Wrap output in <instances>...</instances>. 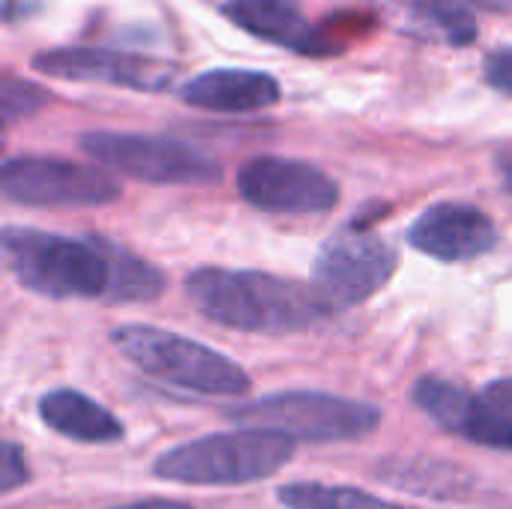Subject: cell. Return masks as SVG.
Masks as SVG:
<instances>
[{
	"instance_id": "cell-20",
	"label": "cell",
	"mask_w": 512,
	"mask_h": 509,
	"mask_svg": "<svg viewBox=\"0 0 512 509\" xmlns=\"http://www.w3.org/2000/svg\"><path fill=\"white\" fill-rule=\"evenodd\" d=\"M483 78L492 90L512 96V48H495L483 60Z\"/></svg>"
},
{
	"instance_id": "cell-16",
	"label": "cell",
	"mask_w": 512,
	"mask_h": 509,
	"mask_svg": "<svg viewBox=\"0 0 512 509\" xmlns=\"http://www.w3.org/2000/svg\"><path fill=\"white\" fill-rule=\"evenodd\" d=\"M414 30L429 33L453 48L471 45L477 39V21L471 9L459 0H402Z\"/></svg>"
},
{
	"instance_id": "cell-15",
	"label": "cell",
	"mask_w": 512,
	"mask_h": 509,
	"mask_svg": "<svg viewBox=\"0 0 512 509\" xmlns=\"http://www.w3.org/2000/svg\"><path fill=\"white\" fill-rule=\"evenodd\" d=\"M39 417L48 429L81 444H111L123 438V423L96 399L60 387L39 399Z\"/></svg>"
},
{
	"instance_id": "cell-22",
	"label": "cell",
	"mask_w": 512,
	"mask_h": 509,
	"mask_svg": "<svg viewBox=\"0 0 512 509\" xmlns=\"http://www.w3.org/2000/svg\"><path fill=\"white\" fill-rule=\"evenodd\" d=\"M111 509H192L186 504H177V501H135V504H123V507Z\"/></svg>"
},
{
	"instance_id": "cell-24",
	"label": "cell",
	"mask_w": 512,
	"mask_h": 509,
	"mask_svg": "<svg viewBox=\"0 0 512 509\" xmlns=\"http://www.w3.org/2000/svg\"><path fill=\"white\" fill-rule=\"evenodd\" d=\"M501 183H504V189L512 195V156L501 159Z\"/></svg>"
},
{
	"instance_id": "cell-14",
	"label": "cell",
	"mask_w": 512,
	"mask_h": 509,
	"mask_svg": "<svg viewBox=\"0 0 512 509\" xmlns=\"http://www.w3.org/2000/svg\"><path fill=\"white\" fill-rule=\"evenodd\" d=\"M180 99L213 114H246L282 99V84L261 69H207L180 87Z\"/></svg>"
},
{
	"instance_id": "cell-9",
	"label": "cell",
	"mask_w": 512,
	"mask_h": 509,
	"mask_svg": "<svg viewBox=\"0 0 512 509\" xmlns=\"http://www.w3.org/2000/svg\"><path fill=\"white\" fill-rule=\"evenodd\" d=\"M0 189L21 207H102L120 198V183L108 171L48 156L6 159Z\"/></svg>"
},
{
	"instance_id": "cell-21",
	"label": "cell",
	"mask_w": 512,
	"mask_h": 509,
	"mask_svg": "<svg viewBox=\"0 0 512 509\" xmlns=\"http://www.w3.org/2000/svg\"><path fill=\"white\" fill-rule=\"evenodd\" d=\"M0 468H3V477H0V489H3V495L15 492L18 486H24V483L30 480L27 459H24V453H21L15 444H3V459H0Z\"/></svg>"
},
{
	"instance_id": "cell-23",
	"label": "cell",
	"mask_w": 512,
	"mask_h": 509,
	"mask_svg": "<svg viewBox=\"0 0 512 509\" xmlns=\"http://www.w3.org/2000/svg\"><path fill=\"white\" fill-rule=\"evenodd\" d=\"M465 6H480L489 12H512V0H459Z\"/></svg>"
},
{
	"instance_id": "cell-5",
	"label": "cell",
	"mask_w": 512,
	"mask_h": 509,
	"mask_svg": "<svg viewBox=\"0 0 512 509\" xmlns=\"http://www.w3.org/2000/svg\"><path fill=\"white\" fill-rule=\"evenodd\" d=\"M225 417L240 426L273 429L306 444L357 441L381 426V411L375 405L342 399L333 393H315V390L264 396L258 402L228 408Z\"/></svg>"
},
{
	"instance_id": "cell-17",
	"label": "cell",
	"mask_w": 512,
	"mask_h": 509,
	"mask_svg": "<svg viewBox=\"0 0 512 509\" xmlns=\"http://www.w3.org/2000/svg\"><path fill=\"white\" fill-rule=\"evenodd\" d=\"M105 249L114 270L111 303H144V300H156L165 291V273L156 264L132 255L129 249L111 240H105Z\"/></svg>"
},
{
	"instance_id": "cell-7",
	"label": "cell",
	"mask_w": 512,
	"mask_h": 509,
	"mask_svg": "<svg viewBox=\"0 0 512 509\" xmlns=\"http://www.w3.org/2000/svg\"><path fill=\"white\" fill-rule=\"evenodd\" d=\"M81 150L117 174L156 186H213L222 180V165L213 156L159 135L84 132Z\"/></svg>"
},
{
	"instance_id": "cell-11",
	"label": "cell",
	"mask_w": 512,
	"mask_h": 509,
	"mask_svg": "<svg viewBox=\"0 0 512 509\" xmlns=\"http://www.w3.org/2000/svg\"><path fill=\"white\" fill-rule=\"evenodd\" d=\"M30 66L42 75L63 81H93L138 93H165L174 87L177 66L168 60L108 51V48H51L39 51Z\"/></svg>"
},
{
	"instance_id": "cell-18",
	"label": "cell",
	"mask_w": 512,
	"mask_h": 509,
	"mask_svg": "<svg viewBox=\"0 0 512 509\" xmlns=\"http://www.w3.org/2000/svg\"><path fill=\"white\" fill-rule=\"evenodd\" d=\"M279 504L285 509H405L351 486H324V483L282 486Z\"/></svg>"
},
{
	"instance_id": "cell-6",
	"label": "cell",
	"mask_w": 512,
	"mask_h": 509,
	"mask_svg": "<svg viewBox=\"0 0 512 509\" xmlns=\"http://www.w3.org/2000/svg\"><path fill=\"white\" fill-rule=\"evenodd\" d=\"M399 267V252L372 228L348 222L324 240L312 264V291L327 315L372 300Z\"/></svg>"
},
{
	"instance_id": "cell-8",
	"label": "cell",
	"mask_w": 512,
	"mask_h": 509,
	"mask_svg": "<svg viewBox=\"0 0 512 509\" xmlns=\"http://www.w3.org/2000/svg\"><path fill=\"white\" fill-rule=\"evenodd\" d=\"M411 402L441 429L471 444L512 450V378H498L480 393H471L453 381L429 375L414 384Z\"/></svg>"
},
{
	"instance_id": "cell-2",
	"label": "cell",
	"mask_w": 512,
	"mask_h": 509,
	"mask_svg": "<svg viewBox=\"0 0 512 509\" xmlns=\"http://www.w3.org/2000/svg\"><path fill=\"white\" fill-rule=\"evenodd\" d=\"M3 264L15 282L48 300H102L111 303L114 270L105 237H66L9 225L0 234Z\"/></svg>"
},
{
	"instance_id": "cell-12",
	"label": "cell",
	"mask_w": 512,
	"mask_h": 509,
	"mask_svg": "<svg viewBox=\"0 0 512 509\" xmlns=\"http://www.w3.org/2000/svg\"><path fill=\"white\" fill-rule=\"evenodd\" d=\"M405 237L411 249L444 264L477 261L498 246V228L489 213L462 201H438L426 207Z\"/></svg>"
},
{
	"instance_id": "cell-10",
	"label": "cell",
	"mask_w": 512,
	"mask_h": 509,
	"mask_svg": "<svg viewBox=\"0 0 512 509\" xmlns=\"http://www.w3.org/2000/svg\"><path fill=\"white\" fill-rule=\"evenodd\" d=\"M237 192L249 207L279 216H312L339 204L336 180L309 162L285 156L249 159L237 171Z\"/></svg>"
},
{
	"instance_id": "cell-13",
	"label": "cell",
	"mask_w": 512,
	"mask_h": 509,
	"mask_svg": "<svg viewBox=\"0 0 512 509\" xmlns=\"http://www.w3.org/2000/svg\"><path fill=\"white\" fill-rule=\"evenodd\" d=\"M222 15L237 24L243 33L279 45L285 51L303 57H330L339 54V45L330 33L315 27L285 0H228L222 3Z\"/></svg>"
},
{
	"instance_id": "cell-4",
	"label": "cell",
	"mask_w": 512,
	"mask_h": 509,
	"mask_svg": "<svg viewBox=\"0 0 512 509\" xmlns=\"http://www.w3.org/2000/svg\"><path fill=\"white\" fill-rule=\"evenodd\" d=\"M114 348L144 375L201 396H243L252 381L225 354L171 330L126 324L111 330Z\"/></svg>"
},
{
	"instance_id": "cell-1",
	"label": "cell",
	"mask_w": 512,
	"mask_h": 509,
	"mask_svg": "<svg viewBox=\"0 0 512 509\" xmlns=\"http://www.w3.org/2000/svg\"><path fill=\"white\" fill-rule=\"evenodd\" d=\"M186 297L207 321L240 333L285 336L327 318L312 285L261 270L198 267L186 276Z\"/></svg>"
},
{
	"instance_id": "cell-3",
	"label": "cell",
	"mask_w": 512,
	"mask_h": 509,
	"mask_svg": "<svg viewBox=\"0 0 512 509\" xmlns=\"http://www.w3.org/2000/svg\"><path fill=\"white\" fill-rule=\"evenodd\" d=\"M294 456V438L273 429L240 426L162 453L153 474L180 486H243L276 474Z\"/></svg>"
},
{
	"instance_id": "cell-19",
	"label": "cell",
	"mask_w": 512,
	"mask_h": 509,
	"mask_svg": "<svg viewBox=\"0 0 512 509\" xmlns=\"http://www.w3.org/2000/svg\"><path fill=\"white\" fill-rule=\"evenodd\" d=\"M51 102V93L27 78H18L12 72H6L0 78V108H3V123L12 126L36 111H42Z\"/></svg>"
}]
</instances>
